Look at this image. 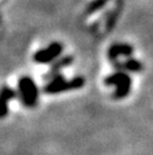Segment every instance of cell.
<instances>
[{
	"label": "cell",
	"instance_id": "cell-5",
	"mask_svg": "<svg viewBox=\"0 0 153 155\" xmlns=\"http://www.w3.org/2000/svg\"><path fill=\"white\" fill-rule=\"evenodd\" d=\"M17 97V92L10 86H4L0 90V119H4L8 113V101Z\"/></svg>",
	"mask_w": 153,
	"mask_h": 155
},
{
	"label": "cell",
	"instance_id": "cell-4",
	"mask_svg": "<svg viewBox=\"0 0 153 155\" xmlns=\"http://www.w3.org/2000/svg\"><path fill=\"white\" fill-rule=\"evenodd\" d=\"M63 52V45L60 42H52L46 48L39 50L34 54V61L40 64H46L55 59L58 56H60Z\"/></svg>",
	"mask_w": 153,
	"mask_h": 155
},
{
	"label": "cell",
	"instance_id": "cell-8",
	"mask_svg": "<svg viewBox=\"0 0 153 155\" xmlns=\"http://www.w3.org/2000/svg\"><path fill=\"white\" fill-rule=\"evenodd\" d=\"M114 67L117 69H122V70H128V71H133V73H137V71H141L143 65L140 61L137 59H134V58H129L126 61H124L123 63H114Z\"/></svg>",
	"mask_w": 153,
	"mask_h": 155
},
{
	"label": "cell",
	"instance_id": "cell-3",
	"mask_svg": "<svg viewBox=\"0 0 153 155\" xmlns=\"http://www.w3.org/2000/svg\"><path fill=\"white\" fill-rule=\"evenodd\" d=\"M106 85L116 86V91L113 92V98L122 99L130 93L131 90V79L124 71H116L105 79Z\"/></svg>",
	"mask_w": 153,
	"mask_h": 155
},
{
	"label": "cell",
	"instance_id": "cell-9",
	"mask_svg": "<svg viewBox=\"0 0 153 155\" xmlns=\"http://www.w3.org/2000/svg\"><path fill=\"white\" fill-rule=\"evenodd\" d=\"M108 0H93L88 6H87V15H92L94 12H96L98 10H100L101 7L105 6V4L107 2Z\"/></svg>",
	"mask_w": 153,
	"mask_h": 155
},
{
	"label": "cell",
	"instance_id": "cell-2",
	"mask_svg": "<svg viewBox=\"0 0 153 155\" xmlns=\"http://www.w3.org/2000/svg\"><path fill=\"white\" fill-rule=\"evenodd\" d=\"M18 91L23 104L28 108H33L36 105L39 99V90L35 81L30 76H22L18 80Z\"/></svg>",
	"mask_w": 153,
	"mask_h": 155
},
{
	"label": "cell",
	"instance_id": "cell-6",
	"mask_svg": "<svg viewBox=\"0 0 153 155\" xmlns=\"http://www.w3.org/2000/svg\"><path fill=\"white\" fill-rule=\"evenodd\" d=\"M133 51H134V48L129 44H113L108 48L107 56L111 61H114L120 56H131Z\"/></svg>",
	"mask_w": 153,
	"mask_h": 155
},
{
	"label": "cell",
	"instance_id": "cell-7",
	"mask_svg": "<svg viewBox=\"0 0 153 155\" xmlns=\"http://www.w3.org/2000/svg\"><path fill=\"white\" fill-rule=\"evenodd\" d=\"M72 62H73V57L72 56H64V57H61V58H59L53 65H52V68H51V70L45 75V79H52L53 76H55L57 75V73L60 70V69H63V68H65V67H69L70 64H72Z\"/></svg>",
	"mask_w": 153,
	"mask_h": 155
},
{
	"label": "cell",
	"instance_id": "cell-1",
	"mask_svg": "<svg viewBox=\"0 0 153 155\" xmlns=\"http://www.w3.org/2000/svg\"><path fill=\"white\" fill-rule=\"evenodd\" d=\"M84 78L83 76H75L71 80L66 81L64 79V75L57 74L51 79L49 82H47L43 87L45 93L48 94H55V93H61L65 91H72V90H78L83 87L84 85Z\"/></svg>",
	"mask_w": 153,
	"mask_h": 155
}]
</instances>
